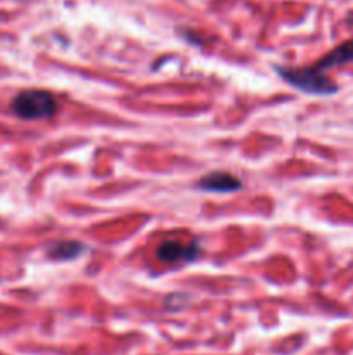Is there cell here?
Masks as SVG:
<instances>
[{"label": "cell", "instance_id": "8992f818", "mask_svg": "<svg viewBox=\"0 0 353 355\" xmlns=\"http://www.w3.org/2000/svg\"><path fill=\"white\" fill-rule=\"evenodd\" d=\"M85 250V246L80 241H71V239H64V241L52 243L47 248V253L51 259L54 260H73L80 257Z\"/></svg>", "mask_w": 353, "mask_h": 355}, {"label": "cell", "instance_id": "7a4b0ae2", "mask_svg": "<svg viewBox=\"0 0 353 355\" xmlns=\"http://www.w3.org/2000/svg\"><path fill=\"white\" fill-rule=\"evenodd\" d=\"M275 69L291 87L305 94L332 96L339 90L338 85L325 73L317 71L314 66H308V68H279L277 66Z\"/></svg>", "mask_w": 353, "mask_h": 355}, {"label": "cell", "instance_id": "52a82bcc", "mask_svg": "<svg viewBox=\"0 0 353 355\" xmlns=\"http://www.w3.org/2000/svg\"><path fill=\"white\" fill-rule=\"evenodd\" d=\"M348 23H350V24H353V14H352V16L348 17Z\"/></svg>", "mask_w": 353, "mask_h": 355}, {"label": "cell", "instance_id": "5b68a950", "mask_svg": "<svg viewBox=\"0 0 353 355\" xmlns=\"http://www.w3.org/2000/svg\"><path fill=\"white\" fill-rule=\"evenodd\" d=\"M350 62H353V38L336 45L332 51H329L324 58H320L315 62L314 68L317 71L325 73L327 69L338 68V66L343 64H350Z\"/></svg>", "mask_w": 353, "mask_h": 355}, {"label": "cell", "instance_id": "3957f363", "mask_svg": "<svg viewBox=\"0 0 353 355\" xmlns=\"http://www.w3.org/2000/svg\"><path fill=\"white\" fill-rule=\"evenodd\" d=\"M201 250L196 243L192 245H183L180 241H165L156 250V257L165 263H180V262H194L199 257Z\"/></svg>", "mask_w": 353, "mask_h": 355}, {"label": "cell", "instance_id": "277c9868", "mask_svg": "<svg viewBox=\"0 0 353 355\" xmlns=\"http://www.w3.org/2000/svg\"><path fill=\"white\" fill-rule=\"evenodd\" d=\"M197 187L208 193H235L242 187V182L228 172H213L204 175L197 182Z\"/></svg>", "mask_w": 353, "mask_h": 355}, {"label": "cell", "instance_id": "6da1fadb", "mask_svg": "<svg viewBox=\"0 0 353 355\" xmlns=\"http://www.w3.org/2000/svg\"><path fill=\"white\" fill-rule=\"evenodd\" d=\"M57 99L54 94L42 89H28L21 90L12 101H10V110L21 120L35 121L47 120L57 113Z\"/></svg>", "mask_w": 353, "mask_h": 355}]
</instances>
